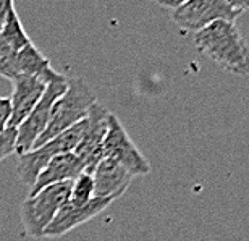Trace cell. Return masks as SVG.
Listing matches in <instances>:
<instances>
[{
	"instance_id": "6da1fadb",
	"label": "cell",
	"mask_w": 249,
	"mask_h": 241,
	"mask_svg": "<svg viewBox=\"0 0 249 241\" xmlns=\"http://www.w3.org/2000/svg\"><path fill=\"white\" fill-rule=\"evenodd\" d=\"M201 54L235 76L249 74V46L233 21H215L194 34Z\"/></svg>"
},
{
	"instance_id": "7a4b0ae2",
	"label": "cell",
	"mask_w": 249,
	"mask_h": 241,
	"mask_svg": "<svg viewBox=\"0 0 249 241\" xmlns=\"http://www.w3.org/2000/svg\"><path fill=\"white\" fill-rule=\"evenodd\" d=\"M96 102V94L91 91V88L83 78H67V89L53 104L47 128L44 130L34 148L42 146L44 143L51 141L52 138L67 131L68 128L81 123L86 118L89 109Z\"/></svg>"
},
{
	"instance_id": "3957f363",
	"label": "cell",
	"mask_w": 249,
	"mask_h": 241,
	"mask_svg": "<svg viewBox=\"0 0 249 241\" xmlns=\"http://www.w3.org/2000/svg\"><path fill=\"white\" fill-rule=\"evenodd\" d=\"M248 8L246 0H185L170 17L181 33L196 34L215 21L236 23Z\"/></svg>"
},
{
	"instance_id": "277c9868",
	"label": "cell",
	"mask_w": 249,
	"mask_h": 241,
	"mask_svg": "<svg viewBox=\"0 0 249 241\" xmlns=\"http://www.w3.org/2000/svg\"><path fill=\"white\" fill-rule=\"evenodd\" d=\"M70 191L71 182H63L44 188L34 196H28L19 205L24 235L29 238H42L53 217L70 199Z\"/></svg>"
},
{
	"instance_id": "5b68a950",
	"label": "cell",
	"mask_w": 249,
	"mask_h": 241,
	"mask_svg": "<svg viewBox=\"0 0 249 241\" xmlns=\"http://www.w3.org/2000/svg\"><path fill=\"white\" fill-rule=\"evenodd\" d=\"M83 122L68 128L67 131L52 138L51 141L44 143L42 146H37V148L29 150V152L18 155V177L21 178V182L26 186L29 188L33 186L36 178L39 177V173L42 172L44 167L53 157L62 154L74 152L83 133Z\"/></svg>"
},
{
	"instance_id": "8992f818",
	"label": "cell",
	"mask_w": 249,
	"mask_h": 241,
	"mask_svg": "<svg viewBox=\"0 0 249 241\" xmlns=\"http://www.w3.org/2000/svg\"><path fill=\"white\" fill-rule=\"evenodd\" d=\"M102 157L115 160L131 177H144L151 173V164L136 148L122 122L113 113L108 118V131L104 139Z\"/></svg>"
},
{
	"instance_id": "52a82bcc",
	"label": "cell",
	"mask_w": 249,
	"mask_h": 241,
	"mask_svg": "<svg viewBox=\"0 0 249 241\" xmlns=\"http://www.w3.org/2000/svg\"><path fill=\"white\" fill-rule=\"evenodd\" d=\"M65 89H67V78L47 84L41 100H39L36 107L33 109V112L28 115V118L17 128V146H15V152L18 155L26 154L34 148V144L41 138L44 130L47 128L53 104H55V100L65 93Z\"/></svg>"
},
{
	"instance_id": "ba28073f",
	"label": "cell",
	"mask_w": 249,
	"mask_h": 241,
	"mask_svg": "<svg viewBox=\"0 0 249 241\" xmlns=\"http://www.w3.org/2000/svg\"><path fill=\"white\" fill-rule=\"evenodd\" d=\"M108 118H110V112L102 104L96 102L89 109L83 122V133L74 154L84 164L88 173H92L96 165L104 159L102 146L108 131Z\"/></svg>"
},
{
	"instance_id": "9c48e42d",
	"label": "cell",
	"mask_w": 249,
	"mask_h": 241,
	"mask_svg": "<svg viewBox=\"0 0 249 241\" xmlns=\"http://www.w3.org/2000/svg\"><path fill=\"white\" fill-rule=\"evenodd\" d=\"M113 203V199H104V198H92L86 204H71L70 201L63 204V207L58 210V214L53 217L51 225L46 228L44 237L47 238H58L71 232L79 225L89 222L91 219L97 217L102 214L108 205Z\"/></svg>"
},
{
	"instance_id": "30bf717a",
	"label": "cell",
	"mask_w": 249,
	"mask_h": 241,
	"mask_svg": "<svg viewBox=\"0 0 249 241\" xmlns=\"http://www.w3.org/2000/svg\"><path fill=\"white\" fill-rule=\"evenodd\" d=\"M13 93L10 97L8 128H18L41 100L47 84L36 76L17 74L13 79Z\"/></svg>"
},
{
	"instance_id": "8fae6325",
	"label": "cell",
	"mask_w": 249,
	"mask_h": 241,
	"mask_svg": "<svg viewBox=\"0 0 249 241\" xmlns=\"http://www.w3.org/2000/svg\"><path fill=\"white\" fill-rule=\"evenodd\" d=\"M94 198L113 199L120 198L129 188L133 177L115 160L104 157L92 170Z\"/></svg>"
},
{
	"instance_id": "7c38bea8",
	"label": "cell",
	"mask_w": 249,
	"mask_h": 241,
	"mask_svg": "<svg viewBox=\"0 0 249 241\" xmlns=\"http://www.w3.org/2000/svg\"><path fill=\"white\" fill-rule=\"evenodd\" d=\"M83 172H86L84 164L79 160V157L74 152L62 154L53 157L49 162L39 177L36 178V182L31 188H29V196L37 194L41 189L52 186V185L63 183V182H73L74 178H78Z\"/></svg>"
},
{
	"instance_id": "4fadbf2b",
	"label": "cell",
	"mask_w": 249,
	"mask_h": 241,
	"mask_svg": "<svg viewBox=\"0 0 249 241\" xmlns=\"http://www.w3.org/2000/svg\"><path fill=\"white\" fill-rule=\"evenodd\" d=\"M15 67H17L18 74L36 76L39 79H42L46 84L60 81V79L65 78L51 67V62L44 57L41 50L34 46L33 42L17 54V57H15Z\"/></svg>"
},
{
	"instance_id": "5bb4252c",
	"label": "cell",
	"mask_w": 249,
	"mask_h": 241,
	"mask_svg": "<svg viewBox=\"0 0 249 241\" xmlns=\"http://www.w3.org/2000/svg\"><path fill=\"white\" fill-rule=\"evenodd\" d=\"M0 36H2L5 44H7L15 54H18L21 49H24L26 46L31 44V39H29L26 31H24L21 21H19L15 2L8 10L7 19H5L3 26H2V29H0Z\"/></svg>"
},
{
	"instance_id": "9a60e30c",
	"label": "cell",
	"mask_w": 249,
	"mask_h": 241,
	"mask_svg": "<svg viewBox=\"0 0 249 241\" xmlns=\"http://www.w3.org/2000/svg\"><path fill=\"white\" fill-rule=\"evenodd\" d=\"M94 198V178L91 173L83 172L78 178L71 182V191H70V203L71 204H86Z\"/></svg>"
},
{
	"instance_id": "2e32d148",
	"label": "cell",
	"mask_w": 249,
	"mask_h": 241,
	"mask_svg": "<svg viewBox=\"0 0 249 241\" xmlns=\"http://www.w3.org/2000/svg\"><path fill=\"white\" fill-rule=\"evenodd\" d=\"M15 57H17V54L5 44L2 36H0V76L7 78L10 81L18 74L17 67H15Z\"/></svg>"
},
{
	"instance_id": "e0dca14e",
	"label": "cell",
	"mask_w": 249,
	"mask_h": 241,
	"mask_svg": "<svg viewBox=\"0 0 249 241\" xmlns=\"http://www.w3.org/2000/svg\"><path fill=\"white\" fill-rule=\"evenodd\" d=\"M15 146H17V128H7L3 133H0V162L15 154Z\"/></svg>"
},
{
	"instance_id": "ac0fdd59",
	"label": "cell",
	"mask_w": 249,
	"mask_h": 241,
	"mask_svg": "<svg viewBox=\"0 0 249 241\" xmlns=\"http://www.w3.org/2000/svg\"><path fill=\"white\" fill-rule=\"evenodd\" d=\"M10 122V99L0 97V133L8 128Z\"/></svg>"
},
{
	"instance_id": "d6986e66",
	"label": "cell",
	"mask_w": 249,
	"mask_h": 241,
	"mask_svg": "<svg viewBox=\"0 0 249 241\" xmlns=\"http://www.w3.org/2000/svg\"><path fill=\"white\" fill-rule=\"evenodd\" d=\"M183 2H185V0H175V2H170V0H162V2H159V5L163 7V8H168L170 12H173V10H177Z\"/></svg>"
},
{
	"instance_id": "ffe728a7",
	"label": "cell",
	"mask_w": 249,
	"mask_h": 241,
	"mask_svg": "<svg viewBox=\"0 0 249 241\" xmlns=\"http://www.w3.org/2000/svg\"><path fill=\"white\" fill-rule=\"evenodd\" d=\"M0 29H2V24H0Z\"/></svg>"
}]
</instances>
